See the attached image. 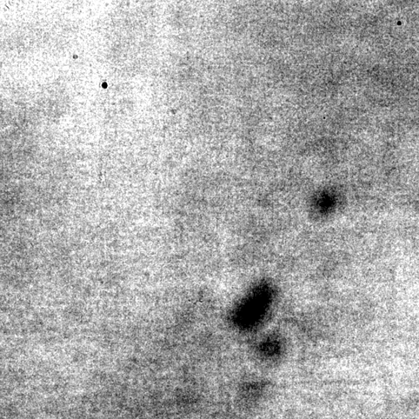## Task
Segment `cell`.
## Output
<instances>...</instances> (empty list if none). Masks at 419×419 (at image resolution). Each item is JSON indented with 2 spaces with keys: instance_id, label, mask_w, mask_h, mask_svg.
I'll return each instance as SVG.
<instances>
[{
  "instance_id": "obj_1",
  "label": "cell",
  "mask_w": 419,
  "mask_h": 419,
  "mask_svg": "<svg viewBox=\"0 0 419 419\" xmlns=\"http://www.w3.org/2000/svg\"><path fill=\"white\" fill-rule=\"evenodd\" d=\"M272 300V289L267 283L259 284L239 304L235 321L239 327L248 329L262 320Z\"/></svg>"
},
{
  "instance_id": "obj_2",
  "label": "cell",
  "mask_w": 419,
  "mask_h": 419,
  "mask_svg": "<svg viewBox=\"0 0 419 419\" xmlns=\"http://www.w3.org/2000/svg\"><path fill=\"white\" fill-rule=\"evenodd\" d=\"M336 203L335 197L326 195L319 197L316 201V208L320 211H328L329 209L334 208Z\"/></svg>"
}]
</instances>
